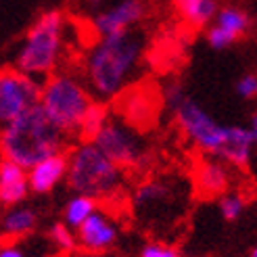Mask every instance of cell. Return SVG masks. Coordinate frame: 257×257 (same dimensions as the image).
<instances>
[{"mask_svg": "<svg viewBox=\"0 0 257 257\" xmlns=\"http://www.w3.org/2000/svg\"><path fill=\"white\" fill-rule=\"evenodd\" d=\"M174 121L190 145L207 155L222 159L234 168H245L251 161L255 138L249 125H224L199 100L184 94L172 107Z\"/></svg>", "mask_w": 257, "mask_h": 257, "instance_id": "obj_1", "label": "cell"}, {"mask_svg": "<svg viewBox=\"0 0 257 257\" xmlns=\"http://www.w3.org/2000/svg\"><path fill=\"white\" fill-rule=\"evenodd\" d=\"M145 40L138 32L105 36L86 55V80L98 100H111L123 92L140 65Z\"/></svg>", "mask_w": 257, "mask_h": 257, "instance_id": "obj_2", "label": "cell"}, {"mask_svg": "<svg viewBox=\"0 0 257 257\" xmlns=\"http://www.w3.org/2000/svg\"><path fill=\"white\" fill-rule=\"evenodd\" d=\"M67 136L69 134L63 132L38 102L17 119L0 127V155L30 170L46 157L65 153Z\"/></svg>", "mask_w": 257, "mask_h": 257, "instance_id": "obj_3", "label": "cell"}, {"mask_svg": "<svg viewBox=\"0 0 257 257\" xmlns=\"http://www.w3.org/2000/svg\"><path fill=\"white\" fill-rule=\"evenodd\" d=\"M65 13L46 11L25 32L17 53V69L32 78H48L59 67L65 46Z\"/></svg>", "mask_w": 257, "mask_h": 257, "instance_id": "obj_4", "label": "cell"}, {"mask_svg": "<svg viewBox=\"0 0 257 257\" xmlns=\"http://www.w3.org/2000/svg\"><path fill=\"white\" fill-rule=\"evenodd\" d=\"M67 182L75 195L111 199L123 188V168L111 161L92 140H82L69 153Z\"/></svg>", "mask_w": 257, "mask_h": 257, "instance_id": "obj_5", "label": "cell"}, {"mask_svg": "<svg viewBox=\"0 0 257 257\" xmlns=\"http://www.w3.org/2000/svg\"><path fill=\"white\" fill-rule=\"evenodd\" d=\"M40 105L65 134H80L86 113L94 105V94L75 75L55 71L42 82Z\"/></svg>", "mask_w": 257, "mask_h": 257, "instance_id": "obj_6", "label": "cell"}, {"mask_svg": "<svg viewBox=\"0 0 257 257\" xmlns=\"http://www.w3.org/2000/svg\"><path fill=\"white\" fill-rule=\"evenodd\" d=\"M92 143L123 170H138L149 157L147 145L140 134L119 119H109L92 138Z\"/></svg>", "mask_w": 257, "mask_h": 257, "instance_id": "obj_7", "label": "cell"}, {"mask_svg": "<svg viewBox=\"0 0 257 257\" xmlns=\"http://www.w3.org/2000/svg\"><path fill=\"white\" fill-rule=\"evenodd\" d=\"M40 88L36 78L19 69H0V127L40 102Z\"/></svg>", "mask_w": 257, "mask_h": 257, "instance_id": "obj_8", "label": "cell"}, {"mask_svg": "<svg viewBox=\"0 0 257 257\" xmlns=\"http://www.w3.org/2000/svg\"><path fill=\"white\" fill-rule=\"evenodd\" d=\"M147 0H115L113 5L94 13V17L90 19V28L96 38L125 34L132 32L147 17Z\"/></svg>", "mask_w": 257, "mask_h": 257, "instance_id": "obj_9", "label": "cell"}, {"mask_svg": "<svg viewBox=\"0 0 257 257\" xmlns=\"http://www.w3.org/2000/svg\"><path fill=\"white\" fill-rule=\"evenodd\" d=\"M251 30V17L238 7H224L217 11V15L209 23L207 42L215 50H224L245 38Z\"/></svg>", "mask_w": 257, "mask_h": 257, "instance_id": "obj_10", "label": "cell"}, {"mask_svg": "<svg viewBox=\"0 0 257 257\" xmlns=\"http://www.w3.org/2000/svg\"><path fill=\"white\" fill-rule=\"evenodd\" d=\"M117 240V226L107 213L94 211L78 228V242L88 253H102L115 245Z\"/></svg>", "mask_w": 257, "mask_h": 257, "instance_id": "obj_11", "label": "cell"}, {"mask_svg": "<svg viewBox=\"0 0 257 257\" xmlns=\"http://www.w3.org/2000/svg\"><path fill=\"white\" fill-rule=\"evenodd\" d=\"M67 170H69V155H65V153L46 157L28 170L30 188L38 192V195H46L63 178H67Z\"/></svg>", "mask_w": 257, "mask_h": 257, "instance_id": "obj_12", "label": "cell"}, {"mask_svg": "<svg viewBox=\"0 0 257 257\" xmlns=\"http://www.w3.org/2000/svg\"><path fill=\"white\" fill-rule=\"evenodd\" d=\"M30 190L32 188H30L28 170L11 159L0 161V203L17 205L28 197Z\"/></svg>", "mask_w": 257, "mask_h": 257, "instance_id": "obj_13", "label": "cell"}, {"mask_svg": "<svg viewBox=\"0 0 257 257\" xmlns=\"http://www.w3.org/2000/svg\"><path fill=\"white\" fill-rule=\"evenodd\" d=\"M195 186L203 197L224 195L230 186V172L222 159H207L197 165L195 170Z\"/></svg>", "mask_w": 257, "mask_h": 257, "instance_id": "obj_14", "label": "cell"}, {"mask_svg": "<svg viewBox=\"0 0 257 257\" xmlns=\"http://www.w3.org/2000/svg\"><path fill=\"white\" fill-rule=\"evenodd\" d=\"M174 9L190 28L201 30L217 15V0H174Z\"/></svg>", "mask_w": 257, "mask_h": 257, "instance_id": "obj_15", "label": "cell"}, {"mask_svg": "<svg viewBox=\"0 0 257 257\" xmlns=\"http://www.w3.org/2000/svg\"><path fill=\"white\" fill-rule=\"evenodd\" d=\"M172 188L170 184L161 182V180H149V182L140 184L134 192V205L138 209H155L170 199Z\"/></svg>", "mask_w": 257, "mask_h": 257, "instance_id": "obj_16", "label": "cell"}, {"mask_svg": "<svg viewBox=\"0 0 257 257\" xmlns=\"http://www.w3.org/2000/svg\"><path fill=\"white\" fill-rule=\"evenodd\" d=\"M38 222V215L34 209L30 207H15L11 209L5 220H3V230L11 236H23V234H30L32 230L36 228Z\"/></svg>", "mask_w": 257, "mask_h": 257, "instance_id": "obj_17", "label": "cell"}, {"mask_svg": "<svg viewBox=\"0 0 257 257\" xmlns=\"http://www.w3.org/2000/svg\"><path fill=\"white\" fill-rule=\"evenodd\" d=\"M96 211V199L88 195H75L65 205V224L69 228H80Z\"/></svg>", "mask_w": 257, "mask_h": 257, "instance_id": "obj_18", "label": "cell"}, {"mask_svg": "<svg viewBox=\"0 0 257 257\" xmlns=\"http://www.w3.org/2000/svg\"><path fill=\"white\" fill-rule=\"evenodd\" d=\"M109 111L105 107V102L102 100H94V105L88 109L86 113V117L82 121V127H80V136L84 140H92L100 130H102V125H105L109 121Z\"/></svg>", "mask_w": 257, "mask_h": 257, "instance_id": "obj_19", "label": "cell"}, {"mask_svg": "<svg viewBox=\"0 0 257 257\" xmlns=\"http://www.w3.org/2000/svg\"><path fill=\"white\" fill-rule=\"evenodd\" d=\"M245 211V199H242L240 195H226L222 197L220 201V213L224 220L228 222H234L240 217V213Z\"/></svg>", "mask_w": 257, "mask_h": 257, "instance_id": "obj_20", "label": "cell"}, {"mask_svg": "<svg viewBox=\"0 0 257 257\" xmlns=\"http://www.w3.org/2000/svg\"><path fill=\"white\" fill-rule=\"evenodd\" d=\"M50 238H53L55 245L63 251H73V247H75V236L71 234L67 224H55L50 228Z\"/></svg>", "mask_w": 257, "mask_h": 257, "instance_id": "obj_21", "label": "cell"}, {"mask_svg": "<svg viewBox=\"0 0 257 257\" xmlns=\"http://www.w3.org/2000/svg\"><path fill=\"white\" fill-rule=\"evenodd\" d=\"M236 92L238 96L242 98H255L257 96V75L255 73H245V75H240L238 82H236Z\"/></svg>", "mask_w": 257, "mask_h": 257, "instance_id": "obj_22", "label": "cell"}, {"mask_svg": "<svg viewBox=\"0 0 257 257\" xmlns=\"http://www.w3.org/2000/svg\"><path fill=\"white\" fill-rule=\"evenodd\" d=\"M140 257H180V253L174 247L151 242V245H147L143 251H140Z\"/></svg>", "mask_w": 257, "mask_h": 257, "instance_id": "obj_23", "label": "cell"}, {"mask_svg": "<svg viewBox=\"0 0 257 257\" xmlns=\"http://www.w3.org/2000/svg\"><path fill=\"white\" fill-rule=\"evenodd\" d=\"M0 257H25V255H23V251L19 247L7 245V247H0Z\"/></svg>", "mask_w": 257, "mask_h": 257, "instance_id": "obj_24", "label": "cell"}, {"mask_svg": "<svg viewBox=\"0 0 257 257\" xmlns=\"http://www.w3.org/2000/svg\"><path fill=\"white\" fill-rule=\"evenodd\" d=\"M249 130H251V134L255 138V145H257V111L251 115V119H249Z\"/></svg>", "mask_w": 257, "mask_h": 257, "instance_id": "obj_25", "label": "cell"}, {"mask_svg": "<svg viewBox=\"0 0 257 257\" xmlns=\"http://www.w3.org/2000/svg\"><path fill=\"white\" fill-rule=\"evenodd\" d=\"M80 3H82L84 7H88V9H96V7H100L102 3H107V0H80Z\"/></svg>", "mask_w": 257, "mask_h": 257, "instance_id": "obj_26", "label": "cell"}, {"mask_svg": "<svg viewBox=\"0 0 257 257\" xmlns=\"http://www.w3.org/2000/svg\"><path fill=\"white\" fill-rule=\"evenodd\" d=\"M251 257H257V247H255V249L251 251Z\"/></svg>", "mask_w": 257, "mask_h": 257, "instance_id": "obj_27", "label": "cell"}, {"mask_svg": "<svg viewBox=\"0 0 257 257\" xmlns=\"http://www.w3.org/2000/svg\"><path fill=\"white\" fill-rule=\"evenodd\" d=\"M86 257H98V255H96V253H90V255H86Z\"/></svg>", "mask_w": 257, "mask_h": 257, "instance_id": "obj_28", "label": "cell"}]
</instances>
